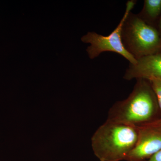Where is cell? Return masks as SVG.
<instances>
[{
	"mask_svg": "<svg viewBox=\"0 0 161 161\" xmlns=\"http://www.w3.org/2000/svg\"><path fill=\"white\" fill-rule=\"evenodd\" d=\"M160 118L157 99L150 82L139 79L126 99L112 106L107 119L137 127Z\"/></svg>",
	"mask_w": 161,
	"mask_h": 161,
	"instance_id": "obj_1",
	"label": "cell"
},
{
	"mask_svg": "<svg viewBox=\"0 0 161 161\" xmlns=\"http://www.w3.org/2000/svg\"><path fill=\"white\" fill-rule=\"evenodd\" d=\"M123 78L125 80L142 79L151 81L161 80V54L149 55L136 60L134 64H130Z\"/></svg>",
	"mask_w": 161,
	"mask_h": 161,
	"instance_id": "obj_6",
	"label": "cell"
},
{
	"mask_svg": "<svg viewBox=\"0 0 161 161\" xmlns=\"http://www.w3.org/2000/svg\"><path fill=\"white\" fill-rule=\"evenodd\" d=\"M122 38L126 49L136 60L161 53V38L157 29L132 12L124 23Z\"/></svg>",
	"mask_w": 161,
	"mask_h": 161,
	"instance_id": "obj_3",
	"label": "cell"
},
{
	"mask_svg": "<svg viewBox=\"0 0 161 161\" xmlns=\"http://www.w3.org/2000/svg\"><path fill=\"white\" fill-rule=\"evenodd\" d=\"M147 161H161V150Z\"/></svg>",
	"mask_w": 161,
	"mask_h": 161,
	"instance_id": "obj_9",
	"label": "cell"
},
{
	"mask_svg": "<svg viewBox=\"0 0 161 161\" xmlns=\"http://www.w3.org/2000/svg\"><path fill=\"white\" fill-rule=\"evenodd\" d=\"M149 81L155 93L161 114V80H155Z\"/></svg>",
	"mask_w": 161,
	"mask_h": 161,
	"instance_id": "obj_8",
	"label": "cell"
},
{
	"mask_svg": "<svg viewBox=\"0 0 161 161\" xmlns=\"http://www.w3.org/2000/svg\"><path fill=\"white\" fill-rule=\"evenodd\" d=\"M160 54H161V53H160Z\"/></svg>",
	"mask_w": 161,
	"mask_h": 161,
	"instance_id": "obj_11",
	"label": "cell"
},
{
	"mask_svg": "<svg viewBox=\"0 0 161 161\" xmlns=\"http://www.w3.org/2000/svg\"><path fill=\"white\" fill-rule=\"evenodd\" d=\"M134 0L128 1L126 5L125 10L120 22L115 30L107 36L99 34L95 32H89L81 38L83 43H89L86 52L89 58L94 59L105 52L116 53L123 57L131 64H134L136 60L126 49L122 38L124 23L129 14L136 4Z\"/></svg>",
	"mask_w": 161,
	"mask_h": 161,
	"instance_id": "obj_4",
	"label": "cell"
},
{
	"mask_svg": "<svg viewBox=\"0 0 161 161\" xmlns=\"http://www.w3.org/2000/svg\"><path fill=\"white\" fill-rule=\"evenodd\" d=\"M137 128V142L125 161H147L161 150V118Z\"/></svg>",
	"mask_w": 161,
	"mask_h": 161,
	"instance_id": "obj_5",
	"label": "cell"
},
{
	"mask_svg": "<svg viewBox=\"0 0 161 161\" xmlns=\"http://www.w3.org/2000/svg\"><path fill=\"white\" fill-rule=\"evenodd\" d=\"M161 14V0H145L142 10L138 15L146 23L152 25L151 23L160 17Z\"/></svg>",
	"mask_w": 161,
	"mask_h": 161,
	"instance_id": "obj_7",
	"label": "cell"
},
{
	"mask_svg": "<svg viewBox=\"0 0 161 161\" xmlns=\"http://www.w3.org/2000/svg\"><path fill=\"white\" fill-rule=\"evenodd\" d=\"M159 33L160 36L161 38V14L160 16L159 17V19L158 23V29H157Z\"/></svg>",
	"mask_w": 161,
	"mask_h": 161,
	"instance_id": "obj_10",
	"label": "cell"
},
{
	"mask_svg": "<svg viewBox=\"0 0 161 161\" xmlns=\"http://www.w3.org/2000/svg\"><path fill=\"white\" fill-rule=\"evenodd\" d=\"M137 137V127L107 119L92 136V150L100 161L125 160Z\"/></svg>",
	"mask_w": 161,
	"mask_h": 161,
	"instance_id": "obj_2",
	"label": "cell"
}]
</instances>
